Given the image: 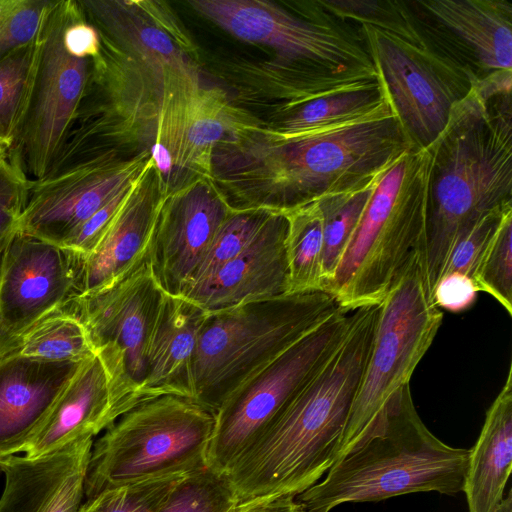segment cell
I'll return each mask as SVG.
<instances>
[{
    "label": "cell",
    "instance_id": "cell-1",
    "mask_svg": "<svg viewBox=\"0 0 512 512\" xmlns=\"http://www.w3.org/2000/svg\"><path fill=\"white\" fill-rule=\"evenodd\" d=\"M411 149L386 99L362 117L294 136L243 123L214 147L209 178L234 211L286 213L366 184Z\"/></svg>",
    "mask_w": 512,
    "mask_h": 512
},
{
    "label": "cell",
    "instance_id": "cell-2",
    "mask_svg": "<svg viewBox=\"0 0 512 512\" xmlns=\"http://www.w3.org/2000/svg\"><path fill=\"white\" fill-rule=\"evenodd\" d=\"M378 314L379 305L352 311L349 331L331 360L227 471L237 508L298 496L332 467Z\"/></svg>",
    "mask_w": 512,
    "mask_h": 512
},
{
    "label": "cell",
    "instance_id": "cell-3",
    "mask_svg": "<svg viewBox=\"0 0 512 512\" xmlns=\"http://www.w3.org/2000/svg\"><path fill=\"white\" fill-rule=\"evenodd\" d=\"M427 149V220L417 258L432 301L462 232L486 213L512 205L511 92L492 93L478 78Z\"/></svg>",
    "mask_w": 512,
    "mask_h": 512
},
{
    "label": "cell",
    "instance_id": "cell-4",
    "mask_svg": "<svg viewBox=\"0 0 512 512\" xmlns=\"http://www.w3.org/2000/svg\"><path fill=\"white\" fill-rule=\"evenodd\" d=\"M470 449L438 439L421 420L409 384L326 477L298 495L306 512H330L344 503L378 502L435 491H463Z\"/></svg>",
    "mask_w": 512,
    "mask_h": 512
},
{
    "label": "cell",
    "instance_id": "cell-5",
    "mask_svg": "<svg viewBox=\"0 0 512 512\" xmlns=\"http://www.w3.org/2000/svg\"><path fill=\"white\" fill-rule=\"evenodd\" d=\"M431 156L402 154L380 177L325 291L348 312L379 305L418 259L428 209Z\"/></svg>",
    "mask_w": 512,
    "mask_h": 512
},
{
    "label": "cell",
    "instance_id": "cell-6",
    "mask_svg": "<svg viewBox=\"0 0 512 512\" xmlns=\"http://www.w3.org/2000/svg\"><path fill=\"white\" fill-rule=\"evenodd\" d=\"M340 307L326 291L287 294L207 312L193 363V399L214 413L251 374Z\"/></svg>",
    "mask_w": 512,
    "mask_h": 512
},
{
    "label": "cell",
    "instance_id": "cell-7",
    "mask_svg": "<svg viewBox=\"0 0 512 512\" xmlns=\"http://www.w3.org/2000/svg\"><path fill=\"white\" fill-rule=\"evenodd\" d=\"M39 43L27 110L7 152L32 179L44 177L59 155L101 51L100 35L77 0H54L41 24Z\"/></svg>",
    "mask_w": 512,
    "mask_h": 512
},
{
    "label": "cell",
    "instance_id": "cell-8",
    "mask_svg": "<svg viewBox=\"0 0 512 512\" xmlns=\"http://www.w3.org/2000/svg\"><path fill=\"white\" fill-rule=\"evenodd\" d=\"M215 413L193 398L162 395L137 403L93 443L85 499L103 490L207 467Z\"/></svg>",
    "mask_w": 512,
    "mask_h": 512
},
{
    "label": "cell",
    "instance_id": "cell-9",
    "mask_svg": "<svg viewBox=\"0 0 512 512\" xmlns=\"http://www.w3.org/2000/svg\"><path fill=\"white\" fill-rule=\"evenodd\" d=\"M352 312L338 309L323 323L243 381L215 413L207 466L222 474L270 427L331 360Z\"/></svg>",
    "mask_w": 512,
    "mask_h": 512
},
{
    "label": "cell",
    "instance_id": "cell-10",
    "mask_svg": "<svg viewBox=\"0 0 512 512\" xmlns=\"http://www.w3.org/2000/svg\"><path fill=\"white\" fill-rule=\"evenodd\" d=\"M442 320L443 313L429 298L415 259L379 304L370 354L334 463L409 384Z\"/></svg>",
    "mask_w": 512,
    "mask_h": 512
},
{
    "label": "cell",
    "instance_id": "cell-11",
    "mask_svg": "<svg viewBox=\"0 0 512 512\" xmlns=\"http://www.w3.org/2000/svg\"><path fill=\"white\" fill-rule=\"evenodd\" d=\"M360 34L381 90L413 148H427L479 77L429 46L369 25H361Z\"/></svg>",
    "mask_w": 512,
    "mask_h": 512
},
{
    "label": "cell",
    "instance_id": "cell-12",
    "mask_svg": "<svg viewBox=\"0 0 512 512\" xmlns=\"http://www.w3.org/2000/svg\"><path fill=\"white\" fill-rule=\"evenodd\" d=\"M163 293L147 258L111 285L70 303L109 373L119 417L141 401L148 341Z\"/></svg>",
    "mask_w": 512,
    "mask_h": 512
},
{
    "label": "cell",
    "instance_id": "cell-13",
    "mask_svg": "<svg viewBox=\"0 0 512 512\" xmlns=\"http://www.w3.org/2000/svg\"><path fill=\"white\" fill-rule=\"evenodd\" d=\"M189 4L232 36L272 48L279 61L313 64L335 71H375L360 39L328 19L322 9L320 17L315 1L305 17L262 0H193Z\"/></svg>",
    "mask_w": 512,
    "mask_h": 512
},
{
    "label": "cell",
    "instance_id": "cell-14",
    "mask_svg": "<svg viewBox=\"0 0 512 512\" xmlns=\"http://www.w3.org/2000/svg\"><path fill=\"white\" fill-rule=\"evenodd\" d=\"M143 151L120 160L113 150L31 179L18 232L62 245L94 213L132 184L147 165Z\"/></svg>",
    "mask_w": 512,
    "mask_h": 512
},
{
    "label": "cell",
    "instance_id": "cell-15",
    "mask_svg": "<svg viewBox=\"0 0 512 512\" xmlns=\"http://www.w3.org/2000/svg\"><path fill=\"white\" fill-rule=\"evenodd\" d=\"M85 260L70 248L18 232L1 254V325L20 336L80 297Z\"/></svg>",
    "mask_w": 512,
    "mask_h": 512
},
{
    "label": "cell",
    "instance_id": "cell-16",
    "mask_svg": "<svg viewBox=\"0 0 512 512\" xmlns=\"http://www.w3.org/2000/svg\"><path fill=\"white\" fill-rule=\"evenodd\" d=\"M233 210L208 177L165 195L148 260L159 287L182 296L218 229Z\"/></svg>",
    "mask_w": 512,
    "mask_h": 512
},
{
    "label": "cell",
    "instance_id": "cell-17",
    "mask_svg": "<svg viewBox=\"0 0 512 512\" xmlns=\"http://www.w3.org/2000/svg\"><path fill=\"white\" fill-rule=\"evenodd\" d=\"M286 234L285 214L273 212L241 253L182 297L210 313L287 295Z\"/></svg>",
    "mask_w": 512,
    "mask_h": 512
},
{
    "label": "cell",
    "instance_id": "cell-18",
    "mask_svg": "<svg viewBox=\"0 0 512 512\" xmlns=\"http://www.w3.org/2000/svg\"><path fill=\"white\" fill-rule=\"evenodd\" d=\"M93 443L83 437L40 458L1 461L0 512H79Z\"/></svg>",
    "mask_w": 512,
    "mask_h": 512
},
{
    "label": "cell",
    "instance_id": "cell-19",
    "mask_svg": "<svg viewBox=\"0 0 512 512\" xmlns=\"http://www.w3.org/2000/svg\"><path fill=\"white\" fill-rule=\"evenodd\" d=\"M84 362L0 357V462L24 451Z\"/></svg>",
    "mask_w": 512,
    "mask_h": 512
},
{
    "label": "cell",
    "instance_id": "cell-20",
    "mask_svg": "<svg viewBox=\"0 0 512 512\" xmlns=\"http://www.w3.org/2000/svg\"><path fill=\"white\" fill-rule=\"evenodd\" d=\"M165 195L150 157L103 238L86 257L81 296L111 285L148 258Z\"/></svg>",
    "mask_w": 512,
    "mask_h": 512
},
{
    "label": "cell",
    "instance_id": "cell-21",
    "mask_svg": "<svg viewBox=\"0 0 512 512\" xmlns=\"http://www.w3.org/2000/svg\"><path fill=\"white\" fill-rule=\"evenodd\" d=\"M77 1L100 38L135 52L164 86L169 99L186 98L200 89L195 67L171 37L148 16L140 15L137 7L118 1Z\"/></svg>",
    "mask_w": 512,
    "mask_h": 512
},
{
    "label": "cell",
    "instance_id": "cell-22",
    "mask_svg": "<svg viewBox=\"0 0 512 512\" xmlns=\"http://www.w3.org/2000/svg\"><path fill=\"white\" fill-rule=\"evenodd\" d=\"M117 419L111 378L96 354L82 364L23 452L31 459L52 454L96 436Z\"/></svg>",
    "mask_w": 512,
    "mask_h": 512
},
{
    "label": "cell",
    "instance_id": "cell-23",
    "mask_svg": "<svg viewBox=\"0 0 512 512\" xmlns=\"http://www.w3.org/2000/svg\"><path fill=\"white\" fill-rule=\"evenodd\" d=\"M206 316L192 301L163 293L148 341L141 401L162 395L193 398L194 356Z\"/></svg>",
    "mask_w": 512,
    "mask_h": 512
},
{
    "label": "cell",
    "instance_id": "cell-24",
    "mask_svg": "<svg viewBox=\"0 0 512 512\" xmlns=\"http://www.w3.org/2000/svg\"><path fill=\"white\" fill-rule=\"evenodd\" d=\"M512 468V365L470 449L463 491L469 512H494Z\"/></svg>",
    "mask_w": 512,
    "mask_h": 512
},
{
    "label": "cell",
    "instance_id": "cell-25",
    "mask_svg": "<svg viewBox=\"0 0 512 512\" xmlns=\"http://www.w3.org/2000/svg\"><path fill=\"white\" fill-rule=\"evenodd\" d=\"M419 5L458 36L482 69L512 71V5L505 0H429Z\"/></svg>",
    "mask_w": 512,
    "mask_h": 512
},
{
    "label": "cell",
    "instance_id": "cell-26",
    "mask_svg": "<svg viewBox=\"0 0 512 512\" xmlns=\"http://www.w3.org/2000/svg\"><path fill=\"white\" fill-rule=\"evenodd\" d=\"M250 121L216 90L194 93L185 103L182 127L183 164L192 180L208 177L214 147L231 131Z\"/></svg>",
    "mask_w": 512,
    "mask_h": 512
},
{
    "label": "cell",
    "instance_id": "cell-27",
    "mask_svg": "<svg viewBox=\"0 0 512 512\" xmlns=\"http://www.w3.org/2000/svg\"><path fill=\"white\" fill-rule=\"evenodd\" d=\"M386 98L378 80L368 86L337 92L275 110L264 127L281 136H294L339 125L362 117Z\"/></svg>",
    "mask_w": 512,
    "mask_h": 512
},
{
    "label": "cell",
    "instance_id": "cell-28",
    "mask_svg": "<svg viewBox=\"0 0 512 512\" xmlns=\"http://www.w3.org/2000/svg\"><path fill=\"white\" fill-rule=\"evenodd\" d=\"M288 294L324 291L323 218L317 200L284 213Z\"/></svg>",
    "mask_w": 512,
    "mask_h": 512
},
{
    "label": "cell",
    "instance_id": "cell-29",
    "mask_svg": "<svg viewBox=\"0 0 512 512\" xmlns=\"http://www.w3.org/2000/svg\"><path fill=\"white\" fill-rule=\"evenodd\" d=\"M17 353L53 362H82L96 355L87 328L70 303L25 330Z\"/></svg>",
    "mask_w": 512,
    "mask_h": 512
},
{
    "label": "cell",
    "instance_id": "cell-30",
    "mask_svg": "<svg viewBox=\"0 0 512 512\" xmlns=\"http://www.w3.org/2000/svg\"><path fill=\"white\" fill-rule=\"evenodd\" d=\"M382 174L359 187L317 199L323 218L324 291L333 278Z\"/></svg>",
    "mask_w": 512,
    "mask_h": 512
},
{
    "label": "cell",
    "instance_id": "cell-31",
    "mask_svg": "<svg viewBox=\"0 0 512 512\" xmlns=\"http://www.w3.org/2000/svg\"><path fill=\"white\" fill-rule=\"evenodd\" d=\"M39 33L0 59V150L7 153L27 110L39 54Z\"/></svg>",
    "mask_w": 512,
    "mask_h": 512
},
{
    "label": "cell",
    "instance_id": "cell-32",
    "mask_svg": "<svg viewBox=\"0 0 512 512\" xmlns=\"http://www.w3.org/2000/svg\"><path fill=\"white\" fill-rule=\"evenodd\" d=\"M327 14L340 20H353L389 32L418 46H428L414 18L398 1L320 0L315 1Z\"/></svg>",
    "mask_w": 512,
    "mask_h": 512
},
{
    "label": "cell",
    "instance_id": "cell-33",
    "mask_svg": "<svg viewBox=\"0 0 512 512\" xmlns=\"http://www.w3.org/2000/svg\"><path fill=\"white\" fill-rule=\"evenodd\" d=\"M472 279L512 315V208L507 210L481 253Z\"/></svg>",
    "mask_w": 512,
    "mask_h": 512
},
{
    "label": "cell",
    "instance_id": "cell-34",
    "mask_svg": "<svg viewBox=\"0 0 512 512\" xmlns=\"http://www.w3.org/2000/svg\"><path fill=\"white\" fill-rule=\"evenodd\" d=\"M272 213L273 211L265 209L233 210L215 234L187 289L211 276L241 253L256 237Z\"/></svg>",
    "mask_w": 512,
    "mask_h": 512
},
{
    "label": "cell",
    "instance_id": "cell-35",
    "mask_svg": "<svg viewBox=\"0 0 512 512\" xmlns=\"http://www.w3.org/2000/svg\"><path fill=\"white\" fill-rule=\"evenodd\" d=\"M186 476L167 475L103 490L85 499L79 512H159Z\"/></svg>",
    "mask_w": 512,
    "mask_h": 512
},
{
    "label": "cell",
    "instance_id": "cell-36",
    "mask_svg": "<svg viewBox=\"0 0 512 512\" xmlns=\"http://www.w3.org/2000/svg\"><path fill=\"white\" fill-rule=\"evenodd\" d=\"M235 494L226 474L208 466L187 475L159 512H234Z\"/></svg>",
    "mask_w": 512,
    "mask_h": 512
},
{
    "label": "cell",
    "instance_id": "cell-37",
    "mask_svg": "<svg viewBox=\"0 0 512 512\" xmlns=\"http://www.w3.org/2000/svg\"><path fill=\"white\" fill-rule=\"evenodd\" d=\"M54 0H0V59L35 39Z\"/></svg>",
    "mask_w": 512,
    "mask_h": 512
},
{
    "label": "cell",
    "instance_id": "cell-38",
    "mask_svg": "<svg viewBox=\"0 0 512 512\" xmlns=\"http://www.w3.org/2000/svg\"><path fill=\"white\" fill-rule=\"evenodd\" d=\"M31 178L6 156H0V250L18 233Z\"/></svg>",
    "mask_w": 512,
    "mask_h": 512
},
{
    "label": "cell",
    "instance_id": "cell-39",
    "mask_svg": "<svg viewBox=\"0 0 512 512\" xmlns=\"http://www.w3.org/2000/svg\"><path fill=\"white\" fill-rule=\"evenodd\" d=\"M508 205L490 211L474 222L458 237L443 273L457 272L472 278L476 263L498 227ZM442 277V276H441Z\"/></svg>",
    "mask_w": 512,
    "mask_h": 512
},
{
    "label": "cell",
    "instance_id": "cell-40",
    "mask_svg": "<svg viewBox=\"0 0 512 512\" xmlns=\"http://www.w3.org/2000/svg\"><path fill=\"white\" fill-rule=\"evenodd\" d=\"M132 184L121 190L102 208L94 213L61 246L70 248L86 257L91 254L103 238L113 218L122 206Z\"/></svg>",
    "mask_w": 512,
    "mask_h": 512
},
{
    "label": "cell",
    "instance_id": "cell-41",
    "mask_svg": "<svg viewBox=\"0 0 512 512\" xmlns=\"http://www.w3.org/2000/svg\"><path fill=\"white\" fill-rule=\"evenodd\" d=\"M478 292L471 277L457 272L446 273L432 292V302L439 309L462 312L474 304Z\"/></svg>",
    "mask_w": 512,
    "mask_h": 512
},
{
    "label": "cell",
    "instance_id": "cell-42",
    "mask_svg": "<svg viewBox=\"0 0 512 512\" xmlns=\"http://www.w3.org/2000/svg\"><path fill=\"white\" fill-rule=\"evenodd\" d=\"M240 512H306V510L294 497H281L269 502L240 509Z\"/></svg>",
    "mask_w": 512,
    "mask_h": 512
},
{
    "label": "cell",
    "instance_id": "cell-43",
    "mask_svg": "<svg viewBox=\"0 0 512 512\" xmlns=\"http://www.w3.org/2000/svg\"><path fill=\"white\" fill-rule=\"evenodd\" d=\"M19 347V336L6 330L0 323V357L15 352Z\"/></svg>",
    "mask_w": 512,
    "mask_h": 512
},
{
    "label": "cell",
    "instance_id": "cell-44",
    "mask_svg": "<svg viewBox=\"0 0 512 512\" xmlns=\"http://www.w3.org/2000/svg\"><path fill=\"white\" fill-rule=\"evenodd\" d=\"M494 512H512V496L511 490L506 498H503Z\"/></svg>",
    "mask_w": 512,
    "mask_h": 512
},
{
    "label": "cell",
    "instance_id": "cell-45",
    "mask_svg": "<svg viewBox=\"0 0 512 512\" xmlns=\"http://www.w3.org/2000/svg\"><path fill=\"white\" fill-rule=\"evenodd\" d=\"M7 153L3 152L2 150H0V156H6Z\"/></svg>",
    "mask_w": 512,
    "mask_h": 512
},
{
    "label": "cell",
    "instance_id": "cell-46",
    "mask_svg": "<svg viewBox=\"0 0 512 512\" xmlns=\"http://www.w3.org/2000/svg\"><path fill=\"white\" fill-rule=\"evenodd\" d=\"M234 512H240V509L239 508H236V510Z\"/></svg>",
    "mask_w": 512,
    "mask_h": 512
},
{
    "label": "cell",
    "instance_id": "cell-47",
    "mask_svg": "<svg viewBox=\"0 0 512 512\" xmlns=\"http://www.w3.org/2000/svg\"><path fill=\"white\" fill-rule=\"evenodd\" d=\"M1 254H2V251L0 250V261H1Z\"/></svg>",
    "mask_w": 512,
    "mask_h": 512
}]
</instances>
